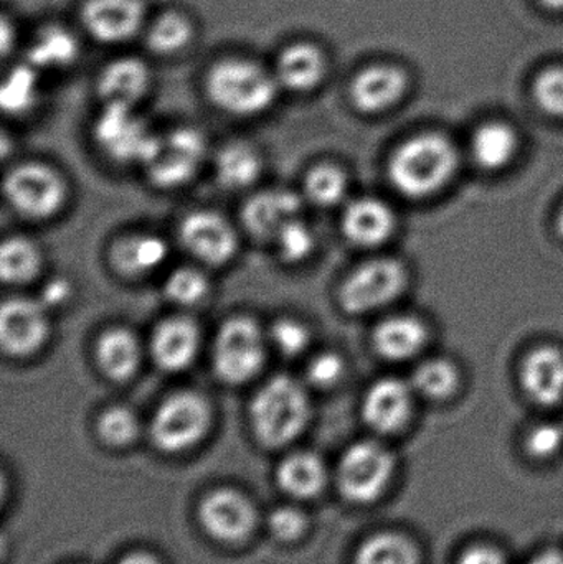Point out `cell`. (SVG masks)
<instances>
[{
	"label": "cell",
	"mask_w": 563,
	"mask_h": 564,
	"mask_svg": "<svg viewBox=\"0 0 563 564\" xmlns=\"http://www.w3.org/2000/svg\"><path fill=\"white\" fill-rule=\"evenodd\" d=\"M458 169V152L445 135L425 132L403 142L389 164L396 191L409 198H426L442 191Z\"/></svg>",
	"instance_id": "cell-1"
},
{
	"label": "cell",
	"mask_w": 563,
	"mask_h": 564,
	"mask_svg": "<svg viewBox=\"0 0 563 564\" xmlns=\"http://www.w3.org/2000/svg\"><path fill=\"white\" fill-rule=\"evenodd\" d=\"M277 76L257 62L227 58L215 63L205 79L208 98L217 108L237 116H255L273 105Z\"/></svg>",
	"instance_id": "cell-2"
},
{
	"label": "cell",
	"mask_w": 563,
	"mask_h": 564,
	"mask_svg": "<svg viewBox=\"0 0 563 564\" xmlns=\"http://www.w3.org/2000/svg\"><path fill=\"white\" fill-rule=\"evenodd\" d=\"M311 403L304 388L293 378L274 377L255 394L251 424L258 440L278 447L296 440L310 420Z\"/></svg>",
	"instance_id": "cell-3"
},
{
	"label": "cell",
	"mask_w": 563,
	"mask_h": 564,
	"mask_svg": "<svg viewBox=\"0 0 563 564\" xmlns=\"http://www.w3.org/2000/svg\"><path fill=\"white\" fill-rule=\"evenodd\" d=\"M214 370L227 384L251 380L264 364V335L250 317H231L221 324L215 337Z\"/></svg>",
	"instance_id": "cell-4"
},
{
	"label": "cell",
	"mask_w": 563,
	"mask_h": 564,
	"mask_svg": "<svg viewBox=\"0 0 563 564\" xmlns=\"http://www.w3.org/2000/svg\"><path fill=\"white\" fill-rule=\"evenodd\" d=\"M210 404L195 391H178L162 401L151 421L155 446L181 453L197 444L210 426Z\"/></svg>",
	"instance_id": "cell-5"
},
{
	"label": "cell",
	"mask_w": 563,
	"mask_h": 564,
	"mask_svg": "<svg viewBox=\"0 0 563 564\" xmlns=\"http://www.w3.org/2000/svg\"><path fill=\"white\" fill-rule=\"evenodd\" d=\"M393 469L396 463L389 449L373 441H362L344 453L337 467V484L350 502L370 503L382 496Z\"/></svg>",
	"instance_id": "cell-6"
},
{
	"label": "cell",
	"mask_w": 563,
	"mask_h": 564,
	"mask_svg": "<svg viewBox=\"0 0 563 564\" xmlns=\"http://www.w3.org/2000/svg\"><path fill=\"white\" fill-rule=\"evenodd\" d=\"M3 195L19 214L46 218L62 208L66 187L58 172L45 164H20L3 178Z\"/></svg>",
	"instance_id": "cell-7"
},
{
	"label": "cell",
	"mask_w": 563,
	"mask_h": 564,
	"mask_svg": "<svg viewBox=\"0 0 563 564\" xmlns=\"http://www.w3.org/2000/svg\"><path fill=\"white\" fill-rule=\"evenodd\" d=\"M205 152L207 144L201 132L192 128L174 129L169 134L159 135L144 167L158 187H181L197 174Z\"/></svg>",
	"instance_id": "cell-8"
},
{
	"label": "cell",
	"mask_w": 563,
	"mask_h": 564,
	"mask_svg": "<svg viewBox=\"0 0 563 564\" xmlns=\"http://www.w3.org/2000/svg\"><path fill=\"white\" fill-rule=\"evenodd\" d=\"M407 285V270L392 258L367 261L357 268L339 292L340 305L349 314L376 311L399 297Z\"/></svg>",
	"instance_id": "cell-9"
},
{
	"label": "cell",
	"mask_w": 563,
	"mask_h": 564,
	"mask_svg": "<svg viewBox=\"0 0 563 564\" xmlns=\"http://www.w3.org/2000/svg\"><path fill=\"white\" fill-rule=\"evenodd\" d=\"M158 138L131 106L105 105L96 119V142L109 158L119 162L145 164Z\"/></svg>",
	"instance_id": "cell-10"
},
{
	"label": "cell",
	"mask_w": 563,
	"mask_h": 564,
	"mask_svg": "<svg viewBox=\"0 0 563 564\" xmlns=\"http://www.w3.org/2000/svg\"><path fill=\"white\" fill-rule=\"evenodd\" d=\"M48 311L35 299L12 297L0 308V344L12 357L39 350L48 337Z\"/></svg>",
	"instance_id": "cell-11"
},
{
	"label": "cell",
	"mask_w": 563,
	"mask_h": 564,
	"mask_svg": "<svg viewBox=\"0 0 563 564\" xmlns=\"http://www.w3.org/2000/svg\"><path fill=\"white\" fill-rule=\"evenodd\" d=\"M185 250L208 267H221L237 251V235L231 225L215 212H194L181 227Z\"/></svg>",
	"instance_id": "cell-12"
},
{
	"label": "cell",
	"mask_w": 563,
	"mask_h": 564,
	"mask_svg": "<svg viewBox=\"0 0 563 564\" xmlns=\"http://www.w3.org/2000/svg\"><path fill=\"white\" fill-rule=\"evenodd\" d=\"M145 6L142 0H86L82 22L86 32L102 43L131 39L142 29Z\"/></svg>",
	"instance_id": "cell-13"
},
{
	"label": "cell",
	"mask_w": 563,
	"mask_h": 564,
	"mask_svg": "<svg viewBox=\"0 0 563 564\" xmlns=\"http://www.w3.org/2000/svg\"><path fill=\"white\" fill-rule=\"evenodd\" d=\"M410 79L405 69L392 63H376L360 69L350 82V99L360 111H387L405 96Z\"/></svg>",
	"instance_id": "cell-14"
},
{
	"label": "cell",
	"mask_w": 563,
	"mask_h": 564,
	"mask_svg": "<svg viewBox=\"0 0 563 564\" xmlns=\"http://www.w3.org/2000/svg\"><path fill=\"white\" fill-rule=\"evenodd\" d=\"M412 383L382 378L367 391L362 403V416L373 431L392 434L402 430L412 416Z\"/></svg>",
	"instance_id": "cell-15"
},
{
	"label": "cell",
	"mask_w": 563,
	"mask_h": 564,
	"mask_svg": "<svg viewBox=\"0 0 563 564\" xmlns=\"http://www.w3.org/2000/svg\"><path fill=\"white\" fill-rule=\"evenodd\" d=\"M198 516L208 535L228 543L243 540L255 523L253 507L235 490H215L208 494L202 500Z\"/></svg>",
	"instance_id": "cell-16"
},
{
	"label": "cell",
	"mask_w": 563,
	"mask_h": 564,
	"mask_svg": "<svg viewBox=\"0 0 563 564\" xmlns=\"http://www.w3.org/2000/svg\"><path fill=\"white\" fill-rule=\"evenodd\" d=\"M301 198L286 188H271L253 195L245 204V228L260 240H274L284 225L300 218Z\"/></svg>",
	"instance_id": "cell-17"
},
{
	"label": "cell",
	"mask_w": 563,
	"mask_h": 564,
	"mask_svg": "<svg viewBox=\"0 0 563 564\" xmlns=\"http://www.w3.org/2000/svg\"><path fill=\"white\" fill-rule=\"evenodd\" d=\"M201 332L188 317H169L155 327L151 354L155 365L165 371H181L197 357Z\"/></svg>",
	"instance_id": "cell-18"
},
{
	"label": "cell",
	"mask_w": 563,
	"mask_h": 564,
	"mask_svg": "<svg viewBox=\"0 0 563 564\" xmlns=\"http://www.w3.org/2000/svg\"><path fill=\"white\" fill-rule=\"evenodd\" d=\"M521 383L535 403L552 406L563 400V351L544 345L522 361Z\"/></svg>",
	"instance_id": "cell-19"
},
{
	"label": "cell",
	"mask_w": 563,
	"mask_h": 564,
	"mask_svg": "<svg viewBox=\"0 0 563 564\" xmlns=\"http://www.w3.org/2000/svg\"><path fill=\"white\" fill-rule=\"evenodd\" d=\"M396 230V215L379 198H359L347 207L343 231L357 247L373 248L386 243Z\"/></svg>",
	"instance_id": "cell-20"
},
{
	"label": "cell",
	"mask_w": 563,
	"mask_h": 564,
	"mask_svg": "<svg viewBox=\"0 0 563 564\" xmlns=\"http://www.w3.org/2000/svg\"><path fill=\"white\" fill-rule=\"evenodd\" d=\"M327 58L320 46L311 42H294L277 59L278 83L291 91L306 93L323 83Z\"/></svg>",
	"instance_id": "cell-21"
},
{
	"label": "cell",
	"mask_w": 563,
	"mask_h": 564,
	"mask_svg": "<svg viewBox=\"0 0 563 564\" xmlns=\"http://www.w3.org/2000/svg\"><path fill=\"white\" fill-rule=\"evenodd\" d=\"M151 72L142 59L124 56L105 66L98 78L99 98L105 105L131 106L144 98Z\"/></svg>",
	"instance_id": "cell-22"
},
{
	"label": "cell",
	"mask_w": 563,
	"mask_h": 564,
	"mask_svg": "<svg viewBox=\"0 0 563 564\" xmlns=\"http://www.w3.org/2000/svg\"><path fill=\"white\" fill-rule=\"evenodd\" d=\"M426 327L413 315H393L377 325L373 347L387 360L403 361L415 357L426 341Z\"/></svg>",
	"instance_id": "cell-23"
},
{
	"label": "cell",
	"mask_w": 563,
	"mask_h": 564,
	"mask_svg": "<svg viewBox=\"0 0 563 564\" xmlns=\"http://www.w3.org/2000/svg\"><path fill=\"white\" fill-rule=\"evenodd\" d=\"M96 358L106 377L124 381L136 373L141 364V345L128 328H109L99 337Z\"/></svg>",
	"instance_id": "cell-24"
},
{
	"label": "cell",
	"mask_w": 563,
	"mask_h": 564,
	"mask_svg": "<svg viewBox=\"0 0 563 564\" xmlns=\"http://www.w3.org/2000/svg\"><path fill=\"white\" fill-rule=\"evenodd\" d=\"M518 152V132L501 121L486 122L473 134L472 154L486 171H499Z\"/></svg>",
	"instance_id": "cell-25"
},
{
	"label": "cell",
	"mask_w": 563,
	"mask_h": 564,
	"mask_svg": "<svg viewBox=\"0 0 563 564\" xmlns=\"http://www.w3.org/2000/svg\"><path fill=\"white\" fill-rule=\"evenodd\" d=\"M167 245L154 235L122 238L112 248V261L121 273L142 276L158 270L167 258Z\"/></svg>",
	"instance_id": "cell-26"
},
{
	"label": "cell",
	"mask_w": 563,
	"mask_h": 564,
	"mask_svg": "<svg viewBox=\"0 0 563 564\" xmlns=\"http://www.w3.org/2000/svg\"><path fill=\"white\" fill-rule=\"evenodd\" d=\"M78 56L75 35L59 25L40 30L30 43L26 63L35 69H62L72 65Z\"/></svg>",
	"instance_id": "cell-27"
},
{
	"label": "cell",
	"mask_w": 563,
	"mask_h": 564,
	"mask_svg": "<svg viewBox=\"0 0 563 564\" xmlns=\"http://www.w3.org/2000/svg\"><path fill=\"white\" fill-rule=\"evenodd\" d=\"M278 484L288 496L310 499L323 490L326 469L323 460L310 453L288 456L278 467Z\"/></svg>",
	"instance_id": "cell-28"
},
{
	"label": "cell",
	"mask_w": 563,
	"mask_h": 564,
	"mask_svg": "<svg viewBox=\"0 0 563 564\" xmlns=\"http://www.w3.org/2000/svg\"><path fill=\"white\" fill-rule=\"evenodd\" d=\"M261 162L257 149L243 142L225 145L217 155L215 171L220 184L227 188H247L260 177Z\"/></svg>",
	"instance_id": "cell-29"
},
{
	"label": "cell",
	"mask_w": 563,
	"mask_h": 564,
	"mask_svg": "<svg viewBox=\"0 0 563 564\" xmlns=\"http://www.w3.org/2000/svg\"><path fill=\"white\" fill-rule=\"evenodd\" d=\"M42 257L29 238L10 237L0 248V276L7 284H22L39 273Z\"/></svg>",
	"instance_id": "cell-30"
},
{
	"label": "cell",
	"mask_w": 563,
	"mask_h": 564,
	"mask_svg": "<svg viewBox=\"0 0 563 564\" xmlns=\"http://www.w3.org/2000/svg\"><path fill=\"white\" fill-rule=\"evenodd\" d=\"M192 36V20L178 10H167L149 26L148 45L159 55H174L191 43Z\"/></svg>",
	"instance_id": "cell-31"
},
{
	"label": "cell",
	"mask_w": 563,
	"mask_h": 564,
	"mask_svg": "<svg viewBox=\"0 0 563 564\" xmlns=\"http://www.w3.org/2000/svg\"><path fill=\"white\" fill-rule=\"evenodd\" d=\"M356 564H420L415 545L397 533H377L362 543Z\"/></svg>",
	"instance_id": "cell-32"
},
{
	"label": "cell",
	"mask_w": 563,
	"mask_h": 564,
	"mask_svg": "<svg viewBox=\"0 0 563 564\" xmlns=\"http://www.w3.org/2000/svg\"><path fill=\"white\" fill-rule=\"evenodd\" d=\"M459 384V373L452 361L445 358H432L423 361L413 371L412 387L419 393L432 400L452 397Z\"/></svg>",
	"instance_id": "cell-33"
},
{
	"label": "cell",
	"mask_w": 563,
	"mask_h": 564,
	"mask_svg": "<svg viewBox=\"0 0 563 564\" xmlns=\"http://www.w3.org/2000/svg\"><path fill=\"white\" fill-rule=\"evenodd\" d=\"M32 65L15 66L10 69L9 75L3 79L2 91H0V102L3 111L10 115H22L29 111L35 105L39 98V79Z\"/></svg>",
	"instance_id": "cell-34"
},
{
	"label": "cell",
	"mask_w": 563,
	"mask_h": 564,
	"mask_svg": "<svg viewBox=\"0 0 563 564\" xmlns=\"http://www.w3.org/2000/svg\"><path fill=\"white\" fill-rule=\"evenodd\" d=\"M304 191L307 198L321 207L339 204L347 191L346 174L333 164L316 165L307 174Z\"/></svg>",
	"instance_id": "cell-35"
},
{
	"label": "cell",
	"mask_w": 563,
	"mask_h": 564,
	"mask_svg": "<svg viewBox=\"0 0 563 564\" xmlns=\"http://www.w3.org/2000/svg\"><path fill=\"white\" fill-rule=\"evenodd\" d=\"M273 241L277 243L278 253L286 263H300L306 260L316 247L313 230L300 218H294L290 224L284 225Z\"/></svg>",
	"instance_id": "cell-36"
},
{
	"label": "cell",
	"mask_w": 563,
	"mask_h": 564,
	"mask_svg": "<svg viewBox=\"0 0 563 564\" xmlns=\"http://www.w3.org/2000/svg\"><path fill=\"white\" fill-rule=\"evenodd\" d=\"M207 276L197 268H178L165 281V295L175 304L194 305L208 294Z\"/></svg>",
	"instance_id": "cell-37"
},
{
	"label": "cell",
	"mask_w": 563,
	"mask_h": 564,
	"mask_svg": "<svg viewBox=\"0 0 563 564\" xmlns=\"http://www.w3.org/2000/svg\"><path fill=\"white\" fill-rule=\"evenodd\" d=\"M139 423L136 414L124 406L108 408L98 420V433L112 446H124L138 436Z\"/></svg>",
	"instance_id": "cell-38"
},
{
	"label": "cell",
	"mask_w": 563,
	"mask_h": 564,
	"mask_svg": "<svg viewBox=\"0 0 563 564\" xmlns=\"http://www.w3.org/2000/svg\"><path fill=\"white\" fill-rule=\"evenodd\" d=\"M535 102L542 111L563 118V66H549L535 76L532 85Z\"/></svg>",
	"instance_id": "cell-39"
},
{
	"label": "cell",
	"mask_w": 563,
	"mask_h": 564,
	"mask_svg": "<svg viewBox=\"0 0 563 564\" xmlns=\"http://www.w3.org/2000/svg\"><path fill=\"white\" fill-rule=\"evenodd\" d=\"M271 341L274 347L286 355V357H297L306 350L310 345V328L293 317H281L271 325Z\"/></svg>",
	"instance_id": "cell-40"
},
{
	"label": "cell",
	"mask_w": 563,
	"mask_h": 564,
	"mask_svg": "<svg viewBox=\"0 0 563 564\" xmlns=\"http://www.w3.org/2000/svg\"><path fill=\"white\" fill-rule=\"evenodd\" d=\"M563 446V426L555 423H542L529 431L526 447L529 454L539 459L555 456Z\"/></svg>",
	"instance_id": "cell-41"
},
{
	"label": "cell",
	"mask_w": 563,
	"mask_h": 564,
	"mask_svg": "<svg viewBox=\"0 0 563 564\" xmlns=\"http://www.w3.org/2000/svg\"><path fill=\"white\" fill-rule=\"evenodd\" d=\"M344 375V360L334 351L316 355L307 365V378L314 387H334Z\"/></svg>",
	"instance_id": "cell-42"
},
{
	"label": "cell",
	"mask_w": 563,
	"mask_h": 564,
	"mask_svg": "<svg viewBox=\"0 0 563 564\" xmlns=\"http://www.w3.org/2000/svg\"><path fill=\"white\" fill-rule=\"evenodd\" d=\"M268 525H270L273 536L281 542H293L297 536L303 535L304 529H306V519L296 509L283 507V509H277L271 513Z\"/></svg>",
	"instance_id": "cell-43"
},
{
	"label": "cell",
	"mask_w": 563,
	"mask_h": 564,
	"mask_svg": "<svg viewBox=\"0 0 563 564\" xmlns=\"http://www.w3.org/2000/svg\"><path fill=\"white\" fill-rule=\"evenodd\" d=\"M73 295V288L65 278H52L40 292L39 301L48 308H58L68 304Z\"/></svg>",
	"instance_id": "cell-44"
},
{
	"label": "cell",
	"mask_w": 563,
	"mask_h": 564,
	"mask_svg": "<svg viewBox=\"0 0 563 564\" xmlns=\"http://www.w3.org/2000/svg\"><path fill=\"white\" fill-rule=\"evenodd\" d=\"M458 564H506L505 556L492 546H472L463 553Z\"/></svg>",
	"instance_id": "cell-45"
},
{
	"label": "cell",
	"mask_w": 563,
	"mask_h": 564,
	"mask_svg": "<svg viewBox=\"0 0 563 564\" xmlns=\"http://www.w3.org/2000/svg\"><path fill=\"white\" fill-rule=\"evenodd\" d=\"M529 564H563V555L559 552H544L535 556Z\"/></svg>",
	"instance_id": "cell-46"
},
{
	"label": "cell",
	"mask_w": 563,
	"mask_h": 564,
	"mask_svg": "<svg viewBox=\"0 0 563 564\" xmlns=\"http://www.w3.org/2000/svg\"><path fill=\"white\" fill-rule=\"evenodd\" d=\"M118 564H159L155 562L154 556L145 555V553H132L126 556Z\"/></svg>",
	"instance_id": "cell-47"
},
{
	"label": "cell",
	"mask_w": 563,
	"mask_h": 564,
	"mask_svg": "<svg viewBox=\"0 0 563 564\" xmlns=\"http://www.w3.org/2000/svg\"><path fill=\"white\" fill-rule=\"evenodd\" d=\"M539 2L551 10H563V0H539Z\"/></svg>",
	"instance_id": "cell-48"
},
{
	"label": "cell",
	"mask_w": 563,
	"mask_h": 564,
	"mask_svg": "<svg viewBox=\"0 0 563 564\" xmlns=\"http://www.w3.org/2000/svg\"><path fill=\"white\" fill-rule=\"evenodd\" d=\"M557 230H559V234H561L563 237V207L561 208V212H559Z\"/></svg>",
	"instance_id": "cell-49"
}]
</instances>
